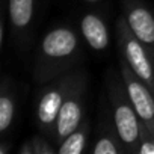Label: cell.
<instances>
[{"label":"cell","instance_id":"obj_1","mask_svg":"<svg viewBox=\"0 0 154 154\" xmlns=\"http://www.w3.org/2000/svg\"><path fill=\"white\" fill-rule=\"evenodd\" d=\"M116 29H118L119 44L122 45L124 60L131 68V71L142 82H145L148 88L154 92V68H152L148 53L143 48V44L130 30L127 20H119L116 24Z\"/></svg>","mask_w":154,"mask_h":154},{"label":"cell","instance_id":"obj_2","mask_svg":"<svg viewBox=\"0 0 154 154\" xmlns=\"http://www.w3.org/2000/svg\"><path fill=\"white\" fill-rule=\"evenodd\" d=\"M121 72L124 77L125 92L140 119V122L154 136V92L148 88L145 82L131 71L125 60L121 62Z\"/></svg>","mask_w":154,"mask_h":154},{"label":"cell","instance_id":"obj_3","mask_svg":"<svg viewBox=\"0 0 154 154\" xmlns=\"http://www.w3.org/2000/svg\"><path fill=\"white\" fill-rule=\"evenodd\" d=\"M113 122L118 137L125 143V146L137 151L139 136H140V119L128 98V95L116 92L113 95Z\"/></svg>","mask_w":154,"mask_h":154},{"label":"cell","instance_id":"obj_4","mask_svg":"<svg viewBox=\"0 0 154 154\" xmlns=\"http://www.w3.org/2000/svg\"><path fill=\"white\" fill-rule=\"evenodd\" d=\"M75 48H77V36L68 27H56L50 30L41 42L42 56L50 60H59L68 57L75 51Z\"/></svg>","mask_w":154,"mask_h":154},{"label":"cell","instance_id":"obj_5","mask_svg":"<svg viewBox=\"0 0 154 154\" xmlns=\"http://www.w3.org/2000/svg\"><path fill=\"white\" fill-rule=\"evenodd\" d=\"M80 122H82V101H80V97L79 94H72V92H68L60 110H59V115H57V119H56V124H54V130H56V137L59 140H63L69 133H72L74 130H77L80 127Z\"/></svg>","mask_w":154,"mask_h":154},{"label":"cell","instance_id":"obj_6","mask_svg":"<svg viewBox=\"0 0 154 154\" xmlns=\"http://www.w3.org/2000/svg\"><path fill=\"white\" fill-rule=\"evenodd\" d=\"M69 89H68V83L62 82L56 86H51L39 100L38 104V119L41 122L42 127L45 128H51L56 124L59 110L68 95Z\"/></svg>","mask_w":154,"mask_h":154},{"label":"cell","instance_id":"obj_7","mask_svg":"<svg viewBox=\"0 0 154 154\" xmlns=\"http://www.w3.org/2000/svg\"><path fill=\"white\" fill-rule=\"evenodd\" d=\"M127 24L143 45L154 47V17L145 6H130L127 11Z\"/></svg>","mask_w":154,"mask_h":154},{"label":"cell","instance_id":"obj_8","mask_svg":"<svg viewBox=\"0 0 154 154\" xmlns=\"http://www.w3.org/2000/svg\"><path fill=\"white\" fill-rule=\"evenodd\" d=\"M80 29H82V33H83V36L91 48L100 51V50H104L107 47L109 32H107L104 21L98 15H95V14L83 15L82 21H80Z\"/></svg>","mask_w":154,"mask_h":154},{"label":"cell","instance_id":"obj_9","mask_svg":"<svg viewBox=\"0 0 154 154\" xmlns=\"http://www.w3.org/2000/svg\"><path fill=\"white\" fill-rule=\"evenodd\" d=\"M33 17V0H9V18L15 29H26Z\"/></svg>","mask_w":154,"mask_h":154},{"label":"cell","instance_id":"obj_10","mask_svg":"<svg viewBox=\"0 0 154 154\" xmlns=\"http://www.w3.org/2000/svg\"><path fill=\"white\" fill-rule=\"evenodd\" d=\"M88 139V125H80L77 130L69 133L57 148L59 154H80L85 149Z\"/></svg>","mask_w":154,"mask_h":154},{"label":"cell","instance_id":"obj_11","mask_svg":"<svg viewBox=\"0 0 154 154\" xmlns=\"http://www.w3.org/2000/svg\"><path fill=\"white\" fill-rule=\"evenodd\" d=\"M14 112H15L14 100L6 94L2 95V98H0V131H6L9 128L14 119Z\"/></svg>","mask_w":154,"mask_h":154},{"label":"cell","instance_id":"obj_12","mask_svg":"<svg viewBox=\"0 0 154 154\" xmlns=\"http://www.w3.org/2000/svg\"><path fill=\"white\" fill-rule=\"evenodd\" d=\"M20 154H51L54 152V149L39 136L36 137H32L30 140H26L20 149H18Z\"/></svg>","mask_w":154,"mask_h":154},{"label":"cell","instance_id":"obj_13","mask_svg":"<svg viewBox=\"0 0 154 154\" xmlns=\"http://www.w3.org/2000/svg\"><path fill=\"white\" fill-rule=\"evenodd\" d=\"M121 151V148L116 145V142L109 137V136H103L97 140L95 146L92 148L94 154H118Z\"/></svg>","mask_w":154,"mask_h":154},{"label":"cell","instance_id":"obj_14","mask_svg":"<svg viewBox=\"0 0 154 154\" xmlns=\"http://www.w3.org/2000/svg\"><path fill=\"white\" fill-rule=\"evenodd\" d=\"M137 152L140 154H154V136L149 130L140 122V136H139V146Z\"/></svg>","mask_w":154,"mask_h":154},{"label":"cell","instance_id":"obj_15","mask_svg":"<svg viewBox=\"0 0 154 154\" xmlns=\"http://www.w3.org/2000/svg\"><path fill=\"white\" fill-rule=\"evenodd\" d=\"M85 2H89V3H95V2H98V0H85Z\"/></svg>","mask_w":154,"mask_h":154}]
</instances>
